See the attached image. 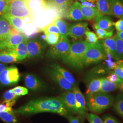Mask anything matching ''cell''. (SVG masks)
I'll use <instances>...</instances> for the list:
<instances>
[{
  "label": "cell",
  "mask_w": 123,
  "mask_h": 123,
  "mask_svg": "<svg viewBox=\"0 0 123 123\" xmlns=\"http://www.w3.org/2000/svg\"><path fill=\"white\" fill-rule=\"evenodd\" d=\"M14 112L17 114L29 115L40 113H55L67 117L69 112L60 97H46L32 100Z\"/></svg>",
  "instance_id": "obj_1"
},
{
  "label": "cell",
  "mask_w": 123,
  "mask_h": 123,
  "mask_svg": "<svg viewBox=\"0 0 123 123\" xmlns=\"http://www.w3.org/2000/svg\"><path fill=\"white\" fill-rule=\"evenodd\" d=\"M91 44L83 40L74 41L71 44L68 53L61 59L62 62L73 69H82L84 67V54Z\"/></svg>",
  "instance_id": "obj_2"
},
{
  "label": "cell",
  "mask_w": 123,
  "mask_h": 123,
  "mask_svg": "<svg viewBox=\"0 0 123 123\" xmlns=\"http://www.w3.org/2000/svg\"><path fill=\"white\" fill-rule=\"evenodd\" d=\"M114 97L109 93L95 92L86 100V107L88 110L93 114H101L108 109L113 105Z\"/></svg>",
  "instance_id": "obj_3"
},
{
  "label": "cell",
  "mask_w": 123,
  "mask_h": 123,
  "mask_svg": "<svg viewBox=\"0 0 123 123\" xmlns=\"http://www.w3.org/2000/svg\"><path fill=\"white\" fill-rule=\"evenodd\" d=\"M2 15L16 17L32 22L33 15L30 9L28 0H13L6 4Z\"/></svg>",
  "instance_id": "obj_4"
},
{
  "label": "cell",
  "mask_w": 123,
  "mask_h": 123,
  "mask_svg": "<svg viewBox=\"0 0 123 123\" xmlns=\"http://www.w3.org/2000/svg\"><path fill=\"white\" fill-rule=\"evenodd\" d=\"M61 17L57 8L49 4L47 7L33 15L32 22L40 30Z\"/></svg>",
  "instance_id": "obj_5"
},
{
  "label": "cell",
  "mask_w": 123,
  "mask_h": 123,
  "mask_svg": "<svg viewBox=\"0 0 123 123\" xmlns=\"http://www.w3.org/2000/svg\"><path fill=\"white\" fill-rule=\"evenodd\" d=\"M106 57L105 53L101 44V42L95 44H92L84 54V66H88L98 63L105 60Z\"/></svg>",
  "instance_id": "obj_6"
},
{
  "label": "cell",
  "mask_w": 123,
  "mask_h": 123,
  "mask_svg": "<svg viewBox=\"0 0 123 123\" xmlns=\"http://www.w3.org/2000/svg\"><path fill=\"white\" fill-rule=\"evenodd\" d=\"M70 47V41L67 37L61 38L56 44L49 49L46 56L52 59H61L68 53Z\"/></svg>",
  "instance_id": "obj_7"
},
{
  "label": "cell",
  "mask_w": 123,
  "mask_h": 123,
  "mask_svg": "<svg viewBox=\"0 0 123 123\" xmlns=\"http://www.w3.org/2000/svg\"><path fill=\"white\" fill-rule=\"evenodd\" d=\"M20 79L18 68L15 66L6 68L0 74V83L4 86H11L18 84Z\"/></svg>",
  "instance_id": "obj_8"
},
{
  "label": "cell",
  "mask_w": 123,
  "mask_h": 123,
  "mask_svg": "<svg viewBox=\"0 0 123 123\" xmlns=\"http://www.w3.org/2000/svg\"><path fill=\"white\" fill-rule=\"evenodd\" d=\"M27 57L28 58L42 57L47 47V43L39 39L31 40L27 41Z\"/></svg>",
  "instance_id": "obj_9"
},
{
  "label": "cell",
  "mask_w": 123,
  "mask_h": 123,
  "mask_svg": "<svg viewBox=\"0 0 123 123\" xmlns=\"http://www.w3.org/2000/svg\"><path fill=\"white\" fill-rule=\"evenodd\" d=\"M28 40L26 36L19 32L12 33L7 38L0 43V51L13 49L18 44L24 41Z\"/></svg>",
  "instance_id": "obj_10"
},
{
  "label": "cell",
  "mask_w": 123,
  "mask_h": 123,
  "mask_svg": "<svg viewBox=\"0 0 123 123\" xmlns=\"http://www.w3.org/2000/svg\"><path fill=\"white\" fill-rule=\"evenodd\" d=\"M47 74L50 79L65 91H73L74 86L65 79L59 72L51 68L46 69Z\"/></svg>",
  "instance_id": "obj_11"
},
{
  "label": "cell",
  "mask_w": 123,
  "mask_h": 123,
  "mask_svg": "<svg viewBox=\"0 0 123 123\" xmlns=\"http://www.w3.org/2000/svg\"><path fill=\"white\" fill-rule=\"evenodd\" d=\"M88 27V23L79 22L68 25V35L75 40L81 39L84 35Z\"/></svg>",
  "instance_id": "obj_12"
},
{
  "label": "cell",
  "mask_w": 123,
  "mask_h": 123,
  "mask_svg": "<svg viewBox=\"0 0 123 123\" xmlns=\"http://www.w3.org/2000/svg\"><path fill=\"white\" fill-rule=\"evenodd\" d=\"M73 91L74 94L76 106L78 110V114L81 117L83 118L87 114V110L85 98L77 86H74Z\"/></svg>",
  "instance_id": "obj_13"
},
{
  "label": "cell",
  "mask_w": 123,
  "mask_h": 123,
  "mask_svg": "<svg viewBox=\"0 0 123 123\" xmlns=\"http://www.w3.org/2000/svg\"><path fill=\"white\" fill-rule=\"evenodd\" d=\"M59 97L69 113L78 114V110L76 106L74 94L73 91H66Z\"/></svg>",
  "instance_id": "obj_14"
},
{
  "label": "cell",
  "mask_w": 123,
  "mask_h": 123,
  "mask_svg": "<svg viewBox=\"0 0 123 123\" xmlns=\"http://www.w3.org/2000/svg\"><path fill=\"white\" fill-rule=\"evenodd\" d=\"M25 84L26 88L33 91L42 90L44 86L42 81L35 75L28 74L25 76Z\"/></svg>",
  "instance_id": "obj_15"
},
{
  "label": "cell",
  "mask_w": 123,
  "mask_h": 123,
  "mask_svg": "<svg viewBox=\"0 0 123 123\" xmlns=\"http://www.w3.org/2000/svg\"><path fill=\"white\" fill-rule=\"evenodd\" d=\"M66 19L73 21L84 20L80 10V3L76 1L72 5L64 16Z\"/></svg>",
  "instance_id": "obj_16"
},
{
  "label": "cell",
  "mask_w": 123,
  "mask_h": 123,
  "mask_svg": "<svg viewBox=\"0 0 123 123\" xmlns=\"http://www.w3.org/2000/svg\"><path fill=\"white\" fill-rule=\"evenodd\" d=\"M94 23L99 28L106 31H110L114 26L111 18L107 15L99 14L96 18L93 19Z\"/></svg>",
  "instance_id": "obj_17"
},
{
  "label": "cell",
  "mask_w": 123,
  "mask_h": 123,
  "mask_svg": "<svg viewBox=\"0 0 123 123\" xmlns=\"http://www.w3.org/2000/svg\"><path fill=\"white\" fill-rule=\"evenodd\" d=\"M2 15L7 20L10 26L18 32L24 34V28L26 23L24 19L7 15Z\"/></svg>",
  "instance_id": "obj_18"
},
{
  "label": "cell",
  "mask_w": 123,
  "mask_h": 123,
  "mask_svg": "<svg viewBox=\"0 0 123 123\" xmlns=\"http://www.w3.org/2000/svg\"><path fill=\"white\" fill-rule=\"evenodd\" d=\"M101 43L106 56L110 55L114 58L116 48L115 35L104 40Z\"/></svg>",
  "instance_id": "obj_19"
},
{
  "label": "cell",
  "mask_w": 123,
  "mask_h": 123,
  "mask_svg": "<svg viewBox=\"0 0 123 123\" xmlns=\"http://www.w3.org/2000/svg\"><path fill=\"white\" fill-rule=\"evenodd\" d=\"M20 61L18 55L12 49L0 51V62L4 63Z\"/></svg>",
  "instance_id": "obj_20"
},
{
  "label": "cell",
  "mask_w": 123,
  "mask_h": 123,
  "mask_svg": "<svg viewBox=\"0 0 123 123\" xmlns=\"http://www.w3.org/2000/svg\"><path fill=\"white\" fill-rule=\"evenodd\" d=\"M12 33L9 23L1 15H0V43L7 38Z\"/></svg>",
  "instance_id": "obj_21"
},
{
  "label": "cell",
  "mask_w": 123,
  "mask_h": 123,
  "mask_svg": "<svg viewBox=\"0 0 123 123\" xmlns=\"http://www.w3.org/2000/svg\"><path fill=\"white\" fill-rule=\"evenodd\" d=\"M96 9L103 15H111V0H96Z\"/></svg>",
  "instance_id": "obj_22"
},
{
  "label": "cell",
  "mask_w": 123,
  "mask_h": 123,
  "mask_svg": "<svg viewBox=\"0 0 123 123\" xmlns=\"http://www.w3.org/2000/svg\"><path fill=\"white\" fill-rule=\"evenodd\" d=\"M50 67L55 69L58 72H59L68 81H69L71 84H72L74 86H77V82L75 79L74 77L73 76L71 73H70L67 70L64 68L62 67V66L59 65L56 63H52L50 64Z\"/></svg>",
  "instance_id": "obj_23"
},
{
  "label": "cell",
  "mask_w": 123,
  "mask_h": 123,
  "mask_svg": "<svg viewBox=\"0 0 123 123\" xmlns=\"http://www.w3.org/2000/svg\"><path fill=\"white\" fill-rule=\"evenodd\" d=\"M102 78H93L89 80L87 84L85 100H87L92 94L99 92Z\"/></svg>",
  "instance_id": "obj_24"
},
{
  "label": "cell",
  "mask_w": 123,
  "mask_h": 123,
  "mask_svg": "<svg viewBox=\"0 0 123 123\" xmlns=\"http://www.w3.org/2000/svg\"><path fill=\"white\" fill-rule=\"evenodd\" d=\"M28 4L33 15L49 6L46 0H28Z\"/></svg>",
  "instance_id": "obj_25"
},
{
  "label": "cell",
  "mask_w": 123,
  "mask_h": 123,
  "mask_svg": "<svg viewBox=\"0 0 123 123\" xmlns=\"http://www.w3.org/2000/svg\"><path fill=\"white\" fill-rule=\"evenodd\" d=\"M119 84L111 82L106 78H102L99 92L108 93L119 88Z\"/></svg>",
  "instance_id": "obj_26"
},
{
  "label": "cell",
  "mask_w": 123,
  "mask_h": 123,
  "mask_svg": "<svg viewBox=\"0 0 123 123\" xmlns=\"http://www.w3.org/2000/svg\"><path fill=\"white\" fill-rule=\"evenodd\" d=\"M111 15L123 18V3L120 0H111Z\"/></svg>",
  "instance_id": "obj_27"
},
{
  "label": "cell",
  "mask_w": 123,
  "mask_h": 123,
  "mask_svg": "<svg viewBox=\"0 0 123 123\" xmlns=\"http://www.w3.org/2000/svg\"><path fill=\"white\" fill-rule=\"evenodd\" d=\"M27 41H24L18 44L15 49H12L18 55L19 61H22L27 57Z\"/></svg>",
  "instance_id": "obj_28"
},
{
  "label": "cell",
  "mask_w": 123,
  "mask_h": 123,
  "mask_svg": "<svg viewBox=\"0 0 123 123\" xmlns=\"http://www.w3.org/2000/svg\"><path fill=\"white\" fill-rule=\"evenodd\" d=\"M80 10L84 19L88 21L92 20L99 14L96 8L85 6L81 4Z\"/></svg>",
  "instance_id": "obj_29"
},
{
  "label": "cell",
  "mask_w": 123,
  "mask_h": 123,
  "mask_svg": "<svg viewBox=\"0 0 123 123\" xmlns=\"http://www.w3.org/2000/svg\"><path fill=\"white\" fill-rule=\"evenodd\" d=\"M53 23L57 26L60 33V38L67 37L68 36V23L61 18L56 19Z\"/></svg>",
  "instance_id": "obj_30"
},
{
  "label": "cell",
  "mask_w": 123,
  "mask_h": 123,
  "mask_svg": "<svg viewBox=\"0 0 123 123\" xmlns=\"http://www.w3.org/2000/svg\"><path fill=\"white\" fill-rule=\"evenodd\" d=\"M113 108L115 112L123 119V94L117 95L113 103Z\"/></svg>",
  "instance_id": "obj_31"
},
{
  "label": "cell",
  "mask_w": 123,
  "mask_h": 123,
  "mask_svg": "<svg viewBox=\"0 0 123 123\" xmlns=\"http://www.w3.org/2000/svg\"><path fill=\"white\" fill-rule=\"evenodd\" d=\"M116 48L114 59L119 61L123 57V40L115 35Z\"/></svg>",
  "instance_id": "obj_32"
},
{
  "label": "cell",
  "mask_w": 123,
  "mask_h": 123,
  "mask_svg": "<svg viewBox=\"0 0 123 123\" xmlns=\"http://www.w3.org/2000/svg\"><path fill=\"white\" fill-rule=\"evenodd\" d=\"M14 110L0 113V119L7 123H18Z\"/></svg>",
  "instance_id": "obj_33"
},
{
  "label": "cell",
  "mask_w": 123,
  "mask_h": 123,
  "mask_svg": "<svg viewBox=\"0 0 123 123\" xmlns=\"http://www.w3.org/2000/svg\"><path fill=\"white\" fill-rule=\"evenodd\" d=\"M93 28L96 32L98 39H105L107 38L112 37L114 34V30L110 31H106L105 30L99 28L94 24H93Z\"/></svg>",
  "instance_id": "obj_34"
},
{
  "label": "cell",
  "mask_w": 123,
  "mask_h": 123,
  "mask_svg": "<svg viewBox=\"0 0 123 123\" xmlns=\"http://www.w3.org/2000/svg\"><path fill=\"white\" fill-rule=\"evenodd\" d=\"M3 98L5 101H8L15 105L19 96L15 94L13 89H11L3 93Z\"/></svg>",
  "instance_id": "obj_35"
},
{
  "label": "cell",
  "mask_w": 123,
  "mask_h": 123,
  "mask_svg": "<svg viewBox=\"0 0 123 123\" xmlns=\"http://www.w3.org/2000/svg\"><path fill=\"white\" fill-rule=\"evenodd\" d=\"M45 41L51 45L56 44L60 39V35L56 33H47L45 34Z\"/></svg>",
  "instance_id": "obj_36"
},
{
  "label": "cell",
  "mask_w": 123,
  "mask_h": 123,
  "mask_svg": "<svg viewBox=\"0 0 123 123\" xmlns=\"http://www.w3.org/2000/svg\"><path fill=\"white\" fill-rule=\"evenodd\" d=\"M40 31L43 32L44 34L47 33H56L60 35L59 31L56 26L53 22L49 24L48 25L45 26L44 27L40 29Z\"/></svg>",
  "instance_id": "obj_37"
},
{
  "label": "cell",
  "mask_w": 123,
  "mask_h": 123,
  "mask_svg": "<svg viewBox=\"0 0 123 123\" xmlns=\"http://www.w3.org/2000/svg\"><path fill=\"white\" fill-rule=\"evenodd\" d=\"M86 36V41L90 44H95L98 41V37L97 35L93 32L89 30H86L85 33Z\"/></svg>",
  "instance_id": "obj_38"
},
{
  "label": "cell",
  "mask_w": 123,
  "mask_h": 123,
  "mask_svg": "<svg viewBox=\"0 0 123 123\" xmlns=\"http://www.w3.org/2000/svg\"><path fill=\"white\" fill-rule=\"evenodd\" d=\"M117 65L113 72L120 79H123V62L119 60L117 62Z\"/></svg>",
  "instance_id": "obj_39"
},
{
  "label": "cell",
  "mask_w": 123,
  "mask_h": 123,
  "mask_svg": "<svg viewBox=\"0 0 123 123\" xmlns=\"http://www.w3.org/2000/svg\"><path fill=\"white\" fill-rule=\"evenodd\" d=\"M86 117L90 123H103L102 119L95 114L88 113Z\"/></svg>",
  "instance_id": "obj_40"
},
{
  "label": "cell",
  "mask_w": 123,
  "mask_h": 123,
  "mask_svg": "<svg viewBox=\"0 0 123 123\" xmlns=\"http://www.w3.org/2000/svg\"><path fill=\"white\" fill-rule=\"evenodd\" d=\"M14 105L12 103L8 101H4L0 104V113L8 112L12 110V107Z\"/></svg>",
  "instance_id": "obj_41"
},
{
  "label": "cell",
  "mask_w": 123,
  "mask_h": 123,
  "mask_svg": "<svg viewBox=\"0 0 123 123\" xmlns=\"http://www.w3.org/2000/svg\"><path fill=\"white\" fill-rule=\"evenodd\" d=\"M73 0H49L47 2L49 5L57 8L62 5Z\"/></svg>",
  "instance_id": "obj_42"
},
{
  "label": "cell",
  "mask_w": 123,
  "mask_h": 123,
  "mask_svg": "<svg viewBox=\"0 0 123 123\" xmlns=\"http://www.w3.org/2000/svg\"><path fill=\"white\" fill-rule=\"evenodd\" d=\"M13 90L15 94L19 97L20 96L25 95L28 92V91L27 88L22 86L16 87L13 88Z\"/></svg>",
  "instance_id": "obj_43"
},
{
  "label": "cell",
  "mask_w": 123,
  "mask_h": 123,
  "mask_svg": "<svg viewBox=\"0 0 123 123\" xmlns=\"http://www.w3.org/2000/svg\"><path fill=\"white\" fill-rule=\"evenodd\" d=\"M112 57H106L105 59L106 67L109 70L114 69L117 65V62L113 61L112 60Z\"/></svg>",
  "instance_id": "obj_44"
},
{
  "label": "cell",
  "mask_w": 123,
  "mask_h": 123,
  "mask_svg": "<svg viewBox=\"0 0 123 123\" xmlns=\"http://www.w3.org/2000/svg\"><path fill=\"white\" fill-rule=\"evenodd\" d=\"M106 78L108 79L111 82L119 84L121 83L122 79H120L119 77L114 74L113 72L109 75Z\"/></svg>",
  "instance_id": "obj_45"
},
{
  "label": "cell",
  "mask_w": 123,
  "mask_h": 123,
  "mask_svg": "<svg viewBox=\"0 0 123 123\" xmlns=\"http://www.w3.org/2000/svg\"><path fill=\"white\" fill-rule=\"evenodd\" d=\"M103 123H119V121L110 115H105L102 118Z\"/></svg>",
  "instance_id": "obj_46"
},
{
  "label": "cell",
  "mask_w": 123,
  "mask_h": 123,
  "mask_svg": "<svg viewBox=\"0 0 123 123\" xmlns=\"http://www.w3.org/2000/svg\"><path fill=\"white\" fill-rule=\"evenodd\" d=\"M114 26L117 32L123 31V18H120L117 22H114Z\"/></svg>",
  "instance_id": "obj_47"
},
{
  "label": "cell",
  "mask_w": 123,
  "mask_h": 123,
  "mask_svg": "<svg viewBox=\"0 0 123 123\" xmlns=\"http://www.w3.org/2000/svg\"><path fill=\"white\" fill-rule=\"evenodd\" d=\"M94 2H93V1H85L82 2L80 3L82 6H83L96 8V4H94Z\"/></svg>",
  "instance_id": "obj_48"
},
{
  "label": "cell",
  "mask_w": 123,
  "mask_h": 123,
  "mask_svg": "<svg viewBox=\"0 0 123 123\" xmlns=\"http://www.w3.org/2000/svg\"><path fill=\"white\" fill-rule=\"evenodd\" d=\"M67 118L68 119L69 123H79V117H75L71 115H68Z\"/></svg>",
  "instance_id": "obj_49"
},
{
  "label": "cell",
  "mask_w": 123,
  "mask_h": 123,
  "mask_svg": "<svg viewBox=\"0 0 123 123\" xmlns=\"http://www.w3.org/2000/svg\"><path fill=\"white\" fill-rule=\"evenodd\" d=\"M6 4L5 0H0V15L2 14Z\"/></svg>",
  "instance_id": "obj_50"
},
{
  "label": "cell",
  "mask_w": 123,
  "mask_h": 123,
  "mask_svg": "<svg viewBox=\"0 0 123 123\" xmlns=\"http://www.w3.org/2000/svg\"><path fill=\"white\" fill-rule=\"evenodd\" d=\"M116 36L120 39L123 40V31L121 32H117Z\"/></svg>",
  "instance_id": "obj_51"
},
{
  "label": "cell",
  "mask_w": 123,
  "mask_h": 123,
  "mask_svg": "<svg viewBox=\"0 0 123 123\" xmlns=\"http://www.w3.org/2000/svg\"><path fill=\"white\" fill-rule=\"evenodd\" d=\"M6 68V66L5 64H2L0 63V74L1 73V72Z\"/></svg>",
  "instance_id": "obj_52"
},
{
  "label": "cell",
  "mask_w": 123,
  "mask_h": 123,
  "mask_svg": "<svg viewBox=\"0 0 123 123\" xmlns=\"http://www.w3.org/2000/svg\"><path fill=\"white\" fill-rule=\"evenodd\" d=\"M119 88L123 93V79L122 80L121 83L119 84Z\"/></svg>",
  "instance_id": "obj_53"
},
{
  "label": "cell",
  "mask_w": 123,
  "mask_h": 123,
  "mask_svg": "<svg viewBox=\"0 0 123 123\" xmlns=\"http://www.w3.org/2000/svg\"><path fill=\"white\" fill-rule=\"evenodd\" d=\"M78 1H79V2H80V3H81L82 2L85 1H92V0H78ZM93 2H94V1H93Z\"/></svg>",
  "instance_id": "obj_54"
},
{
  "label": "cell",
  "mask_w": 123,
  "mask_h": 123,
  "mask_svg": "<svg viewBox=\"0 0 123 123\" xmlns=\"http://www.w3.org/2000/svg\"><path fill=\"white\" fill-rule=\"evenodd\" d=\"M12 0H5V2H6V4H7V3H8L10 2V1H12Z\"/></svg>",
  "instance_id": "obj_55"
},
{
  "label": "cell",
  "mask_w": 123,
  "mask_h": 123,
  "mask_svg": "<svg viewBox=\"0 0 123 123\" xmlns=\"http://www.w3.org/2000/svg\"><path fill=\"white\" fill-rule=\"evenodd\" d=\"M92 0L94 2H96V0Z\"/></svg>",
  "instance_id": "obj_56"
},
{
  "label": "cell",
  "mask_w": 123,
  "mask_h": 123,
  "mask_svg": "<svg viewBox=\"0 0 123 123\" xmlns=\"http://www.w3.org/2000/svg\"><path fill=\"white\" fill-rule=\"evenodd\" d=\"M121 61L122 62H123V59H122V61Z\"/></svg>",
  "instance_id": "obj_57"
},
{
  "label": "cell",
  "mask_w": 123,
  "mask_h": 123,
  "mask_svg": "<svg viewBox=\"0 0 123 123\" xmlns=\"http://www.w3.org/2000/svg\"><path fill=\"white\" fill-rule=\"evenodd\" d=\"M122 2H123V0H122Z\"/></svg>",
  "instance_id": "obj_58"
}]
</instances>
